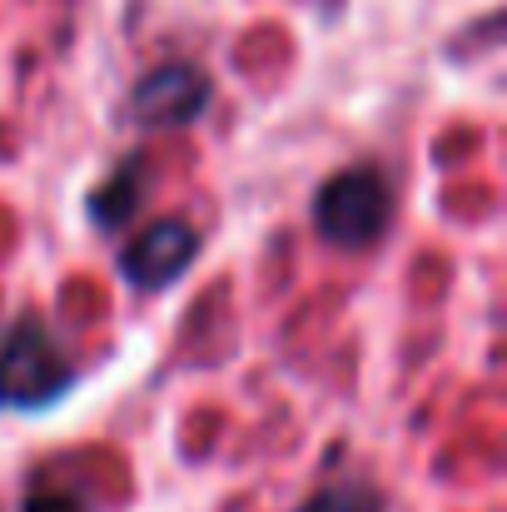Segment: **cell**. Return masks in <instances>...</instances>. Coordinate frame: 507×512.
Returning a JSON list of instances; mask_svg holds the SVG:
<instances>
[{
  "mask_svg": "<svg viewBox=\"0 0 507 512\" xmlns=\"http://www.w3.org/2000/svg\"><path fill=\"white\" fill-rule=\"evenodd\" d=\"M75 368L65 348L40 319H20L15 334L0 343V403L5 408H45L70 388Z\"/></svg>",
  "mask_w": 507,
  "mask_h": 512,
  "instance_id": "1",
  "label": "cell"
},
{
  "mask_svg": "<svg viewBox=\"0 0 507 512\" xmlns=\"http://www.w3.org/2000/svg\"><path fill=\"white\" fill-rule=\"evenodd\" d=\"M319 234L338 249H368L388 224V189L373 170H348L319 189Z\"/></svg>",
  "mask_w": 507,
  "mask_h": 512,
  "instance_id": "2",
  "label": "cell"
},
{
  "mask_svg": "<svg viewBox=\"0 0 507 512\" xmlns=\"http://www.w3.org/2000/svg\"><path fill=\"white\" fill-rule=\"evenodd\" d=\"M194 254H199V234L184 219H160L125 249L120 264H125L135 289H165L194 264Z\"/></svg>",
  "mask_w": 507,
  "mask_h": 512,
  "instance_id": "3",
  "label": "cell"
},
{
  "mask_svg": "<svg viewBox=\"0 0 507 512\" xmlns=\"http://www.w3.org/2000/svg\"><path fill=\"white\" fill-rule=\"evenodd\" d=\"M209 105V75L199 65H160L140 90H135V115L145 125H194Z\"/></svg>",
  "mask_w": 507,
  "mask_h": 512,
  "instance_id": "4",
  "label": "cell"
},
{
  "mask_svg": "<svg viewBox=\"0 0 507 512\" xmlns=\"http://www.w3.org/2000/svg\"><path fill=\"white\" fill-rule=\"evenodd\" d=\"M135 199H140V160H130L105 189H95L90 214H95V224H120V219H130Z\"/></svg>",
  "mask_w": 507,
  "mask_h": 512,
  "instance_id": "5",
  "label": "cell"
},
{
  "mask_svg": "<svg viewBox=\"0 0 507 512\" xmlns=\"http://www.w3.org/2000/svg\"><path fill=\"white\" fill-rule=\"evenodd\" d=\"M299 512H388L383 508V498L368 488V483H358V478H338L329 488H319V493H309V503Z\"/></svg>",
  "mask_w": 507,
  "mask_h": 512,
  "instance_id": "6",
  "label": "cell"
},
{
  "mask_svg": "<svg viewBox=\"0 0 507 512\" xmlns=\"http://www.w3.org/2000/svg\"><path fill=\"white\" fill-rule=\"evenodd\" d=\"M25 512H85V503L70 498V493H30Z\"/></svg>",
  "mask_w": 507,
  "mask_h": 512,
  "instance_id": "7",
  "label": "cell"
}]
</instances>
